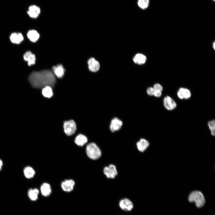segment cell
I'll list each match as a JSON object with an SVG mask.
<instances>
[{
    "label": "cell",
    "instance_id": "cell-29",
    "mask_svg": "<svg viewBox=\"0 0 215 215\" xmlns=\"http://www.w3.org/2000/svg\"><path fill=\"white\" fill-rule=\"evenodd\" d=\"M177 95L178 96L179 99H184L181 93L179 90H178L177 92Z\"/></svg>",
    "mask_w": 215,
    "mask_h": 215
},
{
    "label": "cell",
    "instance_id": "cell-30",
    "mask_svg": "<svg viewBox=\"0 0 215 215\" xmlns=\"http://www.w3.org/2000/svg\"><path fill=\"white\" fill-rule=\"evenodd\" d=\"M3 165V162L0 159V171L1 170Z\"/></svg>",
    "mask_w": 215,
    "mask_h": 215
},
{
    "label": "cell",
    "instance_id": "cell-2",
    "mask_svg": "<svg viewBox=\"0 0 215 215\" xmlns=\"http://www.w3.org/2000/svg\"><path fill=\"white\" fill-rule=\"evenodd\" d=\"M188 200L190 202H194L196 206L199 208L202 207L205 204V199L203 194L202 192L198 191L191 192L189 195Z\"/></svg>",
    "mask_w": 215,
    "mask_h": 215
},
{
    "label": "cell",
    "instance_id": "cell-6",
    "mask_svg": "<svg viewBox=\"0 0 215 215\" xmlns=\"http://www.w3.org/2000/svg\"><path fill=\"white\" fill-rule=\"evenodd\" d=\"M123 125L122 121L117 117L113 118L110 124V129L112 132H114L119 130L121 128Z\"/></svg>",
    "mask_w": 215,
    "mask_h": 215
},
{
    "label": "cell",
    "instance_id": "cell-19",
    "mask_svg": "<svg viewBox=\"0 0 215 215\" xmlns=\"http://www.w3.org/2000/svg\"><path fill=\"white\" fill-rule=\"evenodd\" d=\"M133 60L134 62L136 64H143L145 62L146 57L143 54L139 53L136 55Z\"/></svg>",
    "mask_w": 215,
    "mask_h": 215
},
{
    "label": "cell",
    "instance_id": "cell-13",
    "mask_svg": "<svg viewBox=\"0 0 215 215\" xmlns=\"http://www.w3.org/2000/svg\"><path fill=\"white\" fill-rule=\"evenodd\" d=\"M24 59L28 62V64L29 66L34 64L35 63V56L30 51H28L24 54Z\"/></svg>",
    "mask_w": 215,
    "mask_h": 215
},
{
    "label": "cell",
    "instance_id": "cell-21",
    "mask_svg": "<svg viewBox=\"0 0 215 215\" xmlns=\"http://www.w3.org/2000/svg\"><path fill=\"white\" fill-rule=\"evenodd\" d=\"M24 173L25 177L28 179L33 177L35 173L34 170L30 166L26 167L24 169Z\"/></svg>",
    "mask_w": 215,
    "mask_h": 215
},
{
    "label": "cell",
    "instance_id": "cell-24",
    "mask_svg": "<svg viewBox=\"0 0 215 215\" xmlns=\"http://www.w3.org/2000/svg\"><path fill=\"white\" fill-rule=\"evenodd\" d=\"M149 0H138L137 4L138 6L143 10L147 8L149 5Z\"/></svg>",
    "mask_w": 215,
    "mask_h": 215
},
{
    "label": "cell",
    "instance_id": "cell-4",
    "mask_svg": "<svg viewBox=\"0 0 215 215\" xmlns=\"http://www.w3.org/2000/svg\"><path fill=\"white\" fill-rule=\"evenodd\" d=\"M63 127L65 134L68 136L73 134L76 131V124L73 120L65 121Z\"/></svg>",
    "mask_w": 215,
    "mask_h": 215
},
{
    "label": "cell",
    "instance_id": "cell-3",
    "mask_svg": "<svg viewBox=\"0 0 215 215\" xmlns=\"http://www.w3.org/2000/svg\"><path fill=\"white\" fill-rule=\"evenodd\" d=\"M86 152L87 156L90 159L96 160L101 156L102 153L98 146L93 142L89 143L86 146Z\"/></svg>",
    "mask_w": 215,
    "mask_h": 215
},
{
    "label": "cell",
    "instance_id": "cell-22",
    "mask_svg": "<svg viewBox=\"0 0 215 215\" xmlns=\"http://www.w3.org/2000/svg\"><path fill=\"white\" fill-rule=\"evenodd\" d=\"M42 93L43 96L46 97L50 98L53 95L52 87L50 86H46L43 88Z\"/></svg>",
    "mask_w": 215,
    "mask_h": 215
},
{
    "label": "cell",
    "instance_id": "cell-28",
    "mask_svg": "<svg viewBox=\"0 0 215 215\" xmlns=\"http://www.w3.org/2000/svg\"><path fill=\"white\" fill-rule=\"evenodd\" d=\"M162 91L155 90L153 95L156 97H159L162 95Z\"/></svg>",
    "mask_w": 215,
    "mask_h": 215
},
{
    "label": "cell",
    "instance_id": "cell-11",
    "mask_svg": "<svg viewBox=\"0 0 215 215\" xmlns=\"http://www.w3.org/2000/svg\"><path fill=\"white\" fill-rule=\"evenodd\" d=\"M40 12V8L36 5H33L29 7L27 13L31 18H36L38 16Z\"/></svg>",
    "mask_w": 215,
    "mask_h": 215
},
{
    "label": "cell",
    "instance_id": "cell-25",
    "mask_svg": "<svg viewBox=\"0 0 215 215\" xmlns=\"http://www.w3.org/2000/svg\"><path fill=\"white\" fill-rule=\"evenodd\" d=\"M208 125L211 130V135L214 136L215 135V122L214 120L208 122Z\"/></svg>",
    "mask_w": 215,
    "mask_h": 215
},
{
    "label": "cell",
    "instance_id": "cell-8",
    "mask_svg": "<svg viewBox=\"0 0 215 215\" xmlns=\"http://www.w3.org/2000/svg\"><path fill=\"white\" fill-rule=\"evenodd\" d=\"M119 205L122 210L126 211H130L133 208L132 202L129 199L127 198H125L120 200Z\"/></svg>",
    "mask_w": 215,
    "mask_h": 215
},
{
    "label": "cell",
    "instance_id": "cell-27",
    "mask_svg": "<svg viewBox=\"0 0 215 215\" xmlns=\"http://www.w3.org/2000/svg\"><path fill=\"white\" fill-rule=\"evenodd\" d=\"M154 91L153 87H150L147 88V93L149 95L152 96L153 95Z\"/></svg>",
    "mask_w": 215,
    "mask_h": 215
},
{
    "label": "cell",
    "instance_id": "cell-31",
    "mask_svg": "<svg viewBox=\"0 0 215 215\" xmlns=\"http://www.w3.org/2000/svg\"><path fill=\"white\" fill-rule=\"evenodd\" d=\"M213 47H214V49H215V42H214V44H213Z\"/></svg>",
    "mask_w": 215,
    "mask_h": 215
},
{
    "label": "cell",
    "instance_id": "cell-10",
    "mask_svg": "<svg viewBox=\"0 0 215 215\" xmlns=\"http://www.w3.org/2000/svg\"><path fill=\"white\" fill-rule=\"evenodd\" d=\"M87 63L88 68L90 71L96 72L99 70L100 68L99 63L94 58H90L88 61Z\"/></svg>",
    "mask_w": 215,
    "mask_h": 215
},
{
    "label": "cell",
    "instance_id": "cell-5",
    "mask_svg": "<svg viewBox=\"0 0 215 215\" xmlns=\"http://www.w3.org/2000/svg\"><path fill=\"white\" fill-rule=\"evenodd\" d=\"M103 172L105 174L108 178L113 179L117 174L116 167L113 164L105 167L104 169Z\"/></svg>",
    "mask_w": 215,
    "mask_h": 215
},
{
    "label": "cell",
    "instance_id": "cell-12",
    "mask_svg": "<svg viewBox=\"0 0 215 215\" xmlns=\"http://www.w3.org/2000/svg\"><path fill=\"white\" fill-rule=\"evenodd\" d=\"M52 70L54 74L59 78H62L64 75L65 70L62 64L53 66Z\"/></svg>",
    "mask_w": 215,
    "mask_h": 215
},
{
    "label": "cell",
    "instance_id": "cell-9",
    "mask_svg": "<svg viewBox=\"0 0 215 215\" xmlns=\"http://www.w3.org/2000/svg\"><path fill=\"white\" fill-rule=\"evenodd\" d=\"M75 184V182L72 179H68L64 180L61 184V187L63 190L66 192H69L72 191Z\"/></svg>",
    "mask_w": 215,
    "mask_h": 215
},
{
    "label": "cell",
    "instance_id": "cell-32",
    "mask_svg": "<svg viewBox=\"0 0 215 215\" xmlns=\"http://www.w3.org/2000/svg\"><path fill=\"white\" fill-rule=\"evenodd\" d=\"M213 0V1H214L215 0Z\"/></svg>",
    "mask_w": 215,
    "mask_h": 215
},
{
    "label": "cell",
    "instance_id": "cell-1",
    "mask_svg": "<svg viewBox=\"0 0 215 215\" xmlns=\"http://www.w3.org/2000/svg\"><path fill=\"white\" fill-rule=\"evenodd\" d=\"M29 81L32 86L35 88H44L46 86L53 87L56 82L54 74L49 70L33 72L29 77Z\"/></svg>",
    "mask_w": 215,
    "mask_h": 215
},
{
    "label": "cell",
    "instance_id": "cell-20",
    "mask_svg": "<svg viewBox=\"0 0 215 215\" xmlns=\"http://www.w3.org/2000/svg\"><path fill=\"white\" fill-rule=\"evenodd\" d=\"M27 36L31 41L35 42L38 39L39 35L36 31L31 30L27 33Z\"/></svg>",
    "mask_w": 215,
    "mask_h": 215
},
{
    "label": "cell",
    "instance_id": "cell-15",
    "mask_svg": "<svg viewBox=\"0 0 215 215\" xmlns=\"http://www.w3.org/2000/svg\"><path fill=\"white\" fill-rule=\"evenodd\" d=\"M138 150L141 152L145 151L149 145V142L144 139H141L136 143Z\"/></svg>",
    "mask_w": 215,
    "mask_h": 215
},
{
    "label": "cell",
    "instance_id": "cell-7",
    "mask_svg": "<svg viewBox=\"0 0 215 215\" xmlns=\"http://www.w3.org/2000/svg\"><path fill=\"white\" fill-rule=\"evenodd\" d=\"M163 104L165 108L168 110L174 109L176 107V104L174 100L169 96H166L163 99Z\"/></svg>",
    "mask_w": 215,
    "mask_h": 215
},
{
    "label": "cell",
    "instance_id": "cell-17",
    "mask_svg": "<svg viewBox=\"0 0 215 215\" xmlns=\"http://www.w3.org/2000/svg\"><path fill=\"white\" fill-rule=\"evenodd\" d=\"M87 140V139L85 136L80 134L76 136L75 142L78 146H82L86 144Z\"/></svg>",
    "mask_w": 215,
    "mask_h": 215
},
{
    "label": "cell",
    "instance_id": "cell-23",
    "mask_svg": "<svg viewBox=\"0 0 215 215\" xmlns=\"http://www.w3.org/2000/svg\"><path fill=\"white\" fill-rule=\"evenodd\" d=\"M179 90L181 93L184 99H187L191 97V93L188 89L181 87L179 89Z\"/></svg>",
    "mask_w": 215,
    "mask_h": 215
},
{
    "label": "cell",
    "instance_id": "cell-26",
    "mask_svg": "<svg viewBox=\"0 0 215 215\" xmlns=\"http://www.w3.org/2000/svg\"><path fill=\"white\" fill-rule=\"evenodd\" d=\"M154 90L159 91H162L163 90V87L159 83L155 84L153 87Z\"/></svg>",
    "mask_w": 215,
    "mask_h": 215
},
{
    "label": "cell",
    "instance_id": "cell-14",
    "mask_svg": "<svg viewBox=\"0 0 215 215\" xmlns=\"http://www.w3.org/2000/svg\"><path fill=\"white\" fill-rule=\"evenodd\" d=\"M40 191L42 195L44 196H49L51 193L50 185L47 183H43L41 186Z\"/></svg>",
    "mask_w": 215,
    "mask_h": 215
},
{
    "label": "cell",
    "instance_id": "cell-18",
    "mask_svg": "<svg viewBox=\"0 0 215 215\" xmlns=\"http://www.w3.org/2000/svg\"><path fill=\"white\" fill-rule=\"evenodd\" d=\"M39 191L37 188H30L28 191V196L30 199L33 201L36 200L38 197Z\"/></svg>",
    "mask_w": 215,
    "mask_h": 215
},
{
    "label": "cell",
    "instance_id": "cell-16",
    "mask_svg": "<svg viewBox=\"0 0 215 215\" xmlns=\"http://www.w3.org/2000/svg\"><path fill=\"white\" fill-rule=\"evenodd\" d=\"M10 39L12 43L19 44L23 41L24 38L21 33H14L11 34Z\"/></svg>",
    "mask_w": 215,
    "mask_h": 215
}]
</instances>
